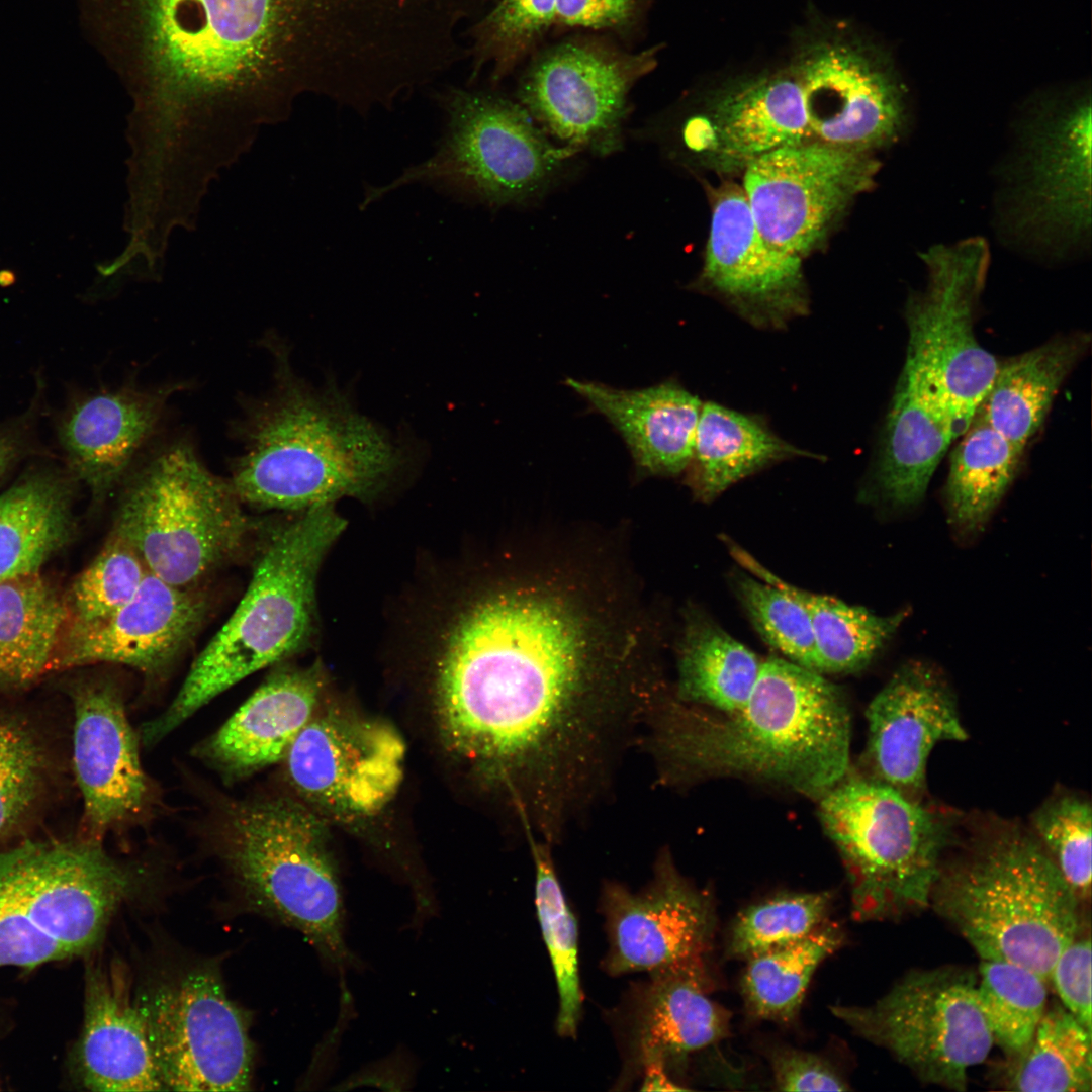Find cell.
Wrapping results in <instances>:
<instances>
[{"label":"cell","instance_id":"obj_1","mask_svg":"<svg viewBox=\"0 0 1092 1092\" xmlns=\"http://www.w3.org/2000/svg\"><path fill=\"white\" fill-rule=\"evenodd\" d=\"M559 562H518L454 621L437 666L445 741L518 816L584 800L655 689L617 596Z\"/></svg>","mask_w":1092,"mask_h":1092},{"label":"cell","instance_id":"obj_2","mask_svg":"<svg viewBox=\"0 0 1092 1092\" xmlns=\"http://www.w3.org/2000/svg\"><path fill=\"white\" fill-rule=\"evenodd\" d=\"M133 101L131 123L186 135L286 117L303 94L336 100L356 67L365 0H83Z\"/></svg>","mask_w":1092,"mask_h":1092},{"label":"cell","instance_id":"obj_3","mask_svg":"<svg viewBox=\"0 0 1092 1092\" xmlns=\"http://www.w3.org/2000/svg\"><path fill=\"white\" fill-rule=\"evenodd\" d=\"M655 751L678 777L741 776L820 798L846 776L850 713L820 672L770 656L746 704L710 716L670 705L656 712Z\"/></svg>","mask_w":1092,"mask_h":1092},{"label":"cell","instance_id":"obj_4","mask_svg":"<svg viewBox=\"0 0 1092 1092\" xmlns=\"http://www.w3.org/2000/svg\"><path fill=\"white\" fill-rule=\"evenodd\" d=\"M230 479L244 505L302 512L380 490L407 451L334 388L315 389L281 361L274 388L239 427Z\"/></svg>","mask_w":1092,"mask_h":1092},{"label":"cell","instance_id":"obj_5","mask_svg":"<svg viewBox=\"0 0 1092 1092\" xmlns=\"http://www.w3.org/2000/svg\"><path fill=\"white\" fill-rule=\"evenodd\" d=\"M1081 906L1030 831L1007 822L988 824L945 855L929 902L980 960L1021 965L1048 983L1079 934Z\"/></svg>","mask_w":1092,"mask_h":1092},{"label":"cell","instance_id":"obj_6","mask_svg":"<svg viewBox=\"0 0 1092 1092\" xmlns=\"http://www.w3.org/2000/svg\"><path fill=\"white\" fill-rule=\"evenodd\" d=\"M299 513L263 529L244 597L193 661L169 707L142 727L145 745L156 744L232 686L306 644L313 626L316 573L345 521L333 505Z\"/></svg>","mask_w":1092,"mask_h":1092},{"label":"cell","instance_id":"obj_7","mask_svg":"<svg viewBox=\"0 0 1092 1092\" xmlns=\"http://www.w3.org/2000/svg\"><path fill=\"white\" fill-rule=\"evenodd\" d=\"M119 487L110 533L136 551L150 573L178 587H200L252 554L266 526L185 442L130 470Z\"/></svg>","mask_w":1092,"mask_h":1092},{"label":"cell","instance_id":"obj_8","mask_svg":"<svg viewBox=\"0 0 1092 1092\" xmlns=\"http://www.w3.org/2000/svg\"><path fill=\"white\" fill-rule=\"evenodd\" d=\"M438 100L445 127L435 152L390 182L367 187L362 207L417 184L491 209L527 206L558 186L578 155L552 140L515 98L450 88Z\"/></svg>","mask_w":1092,"mask_h":1092},{"label":"cell","instance_id":"obj_9","mask_svg":"<svg viewBox=\"0 0 1092 1092\" xmlns=\"http://www.w3.org/2000/svg\"><path fill=\"white\" fill-rule=\"evenodd\" d=\"M217 838L253 907L302 933L331 964L349 963L342 891L313 812L287 798L233 801L222 808Z\"/></svg>","mask_w":1092,"mask_h":1092},{"label":"cell","instance_id":"obj_10","mask_svg":"<svg viewBox=\"0 0 1092 1092\" xmlns=\"http://www.w3.org/2000/svg\"><path fill=\"white\" fill-rule=\"evenodd\" d=\"M818 812L846 869L854 919L897 920L929 908L954 844L950 817L870 777L841 780L820 797Z\"/></svg>","mask_w":1092,"mask_h":1092},{"label":"cell","instance_id":"obj_11","mask_svg":"<svg viewBox=\"0 0 1092 1092\" xmlns=\"http://www.w3.org/2000/svg\"><path fill=\"white\" fill-rule=\"evenodd\" d=\"M977 973L947 965L905 973L869 1006L831 1007L857 1035L888 1051L923 1084L964 1091L994 1042Z\"/></svg>","mask_w":1092,"mask_h":1092},{"label":"cell","instance_id":"obj_12","mask_svg":"<svg viewBox=\"0 0 1092 1092\" xmlns=\"http://www.w3.org/2000/svg\"><path fill=\"white\" fill-rule=\"evenodd\" d=\"M659 47L631 52L599 35L560 40L531 57L515 99L556 143L606 158L625 146L630 93L658 63Z\"/></svg>","mask_w":1092,"mask_h":1092},{"label":"cell","instance_id":"obj_13","mask_svg":"<svg viewBox=\"0 0 1092 1092\" xmlns=\"http://www.w3.org/2000/svg\"><path fill=\"white\" fill-rule=\"evenodd\" d=\"M143 872L113 859L102 841L26 839L0 848V881L69 957L91 950Z\"/></svg>","mask_w":1092,"mask_h":1092},{"label":"cell","instance_id":"obj_14","mask_svg":"<svg viewBox=\"0 0 1092 1092\" xmlns=\"http://www.w3.org/2000/svg\"><path fill=\"white\" fill-rule=\"evenodd\" d=\"M165 1089L244 1091L254 1049L248 1020L217 971L192 970L136 1000Z\"/></svg>","mask_w":1092,"mask_h":1092},{"label":"cell","instance_id":"obj_15","mask_svg":"<svg viewBox=\"0 0 1092 1092\" xmlns=\"http://www.w3.org/2000/svg\"><path fill=\"white\" fill-rule=\"evenodd\" d=\"M879 169L870 152L809 140L751 161L742 189L761 235L802 258L824 241L853 199L874 186Z\"/></svg>","mask_w":1092,"mask_h":1092},{"label":"cell","instance_id":"obj_16","mask_svg":"<svg viewBox=\"0 0 1092 1092\" xmlns=\"http://www.w3.org/2000/svg\"><path fill=\"white\" fill-rule=\"evenodd\" d=\"M928 282L908 298L905 316L920 330L939 377L953 439L971 425L996 376L999 361L973 329V310L985 283L990 251L981 237L934 245L920 254Z\"/></svg>","mask_w":1092,"mask_h":1092},{"label":"cell","instance_id":"obj_17","mask_svg":"<svg viewBox=\"0 0 1092 1092\" xmlns=\"http://www.w3.org/2000/svg\"><path fill=\"white\" fill-rule=\"evenodd\" d=\"M791 67L802 85L812 140L872 153L905 129V90L889 62L863 41L813 38Z\"/></svg>","mask_w":1092,"mask_h":1092},{"label":"cell","instance_id":"obj_18","mask_svg":"<svg viewBox=\"0 0 1092 1092\" xmlns=\"http://www.w3.org/2000/svg\"><path fill=\"white\" fill-rule=\"evenodd\" d=\"M405 747L385 723L339 711L312 715L286 756L291 785L307 802L345 820L371 817L396 793Z\"/></svg>","mask_w":1092,"mask_h":1092},{"label":"cell","instance_id":"obj_19","mask_svg":"<svg viewBox=\"0 0 1092 1092\" xmlns=\"http://www.w3.org/2000/svg\"><path fill=\"white\" fill-rule=\"evenodd\" d=\"M631 133L669 155L680 150L723 170L745 168L772 150L812 140L802 85L791 66L729 84L705 111L674 125L646 119Z\"/></svg>","mask_w":1092,"mask_h":1092},{"label":"cell","instance_id":"obj_20","mask_svg":"<svg viewBox=\"0 0 1092 1092\" xmlns=\"http://www.w3.org/2000/svg\"><path fill=\"white\" fill-rule=\"evenodd\" d=\"M1024 130L1010 206L1021 238L1061 250L1091 225V104L1080 98Z\"/></svg>","mask_w":1092,"mask_h":1092},{"label":"cell","instance_id":"obj_21","mask_svg":"<svg viewBox=\"0 0 1092 1092\" xmlns=\"http://www.w3.org/2000/svg\"><path fill=\"white\" fill-rule=\"evenodd\" d=\"M609 950L605 969L612 975L649 974L704 961L715 931L712 899L688 882L668 857L653 880L637 893L618 884L603 891Z\"/></svg>","mask_w":1092,"mask_h":1092},{"label":"cell","instance_id":"obj_22","mask_svg":"<svg viewBox=\"0 0 1092 1092\" xmlns=\"http://www.w3.org/2000/svg\"><path fill=\"white\" fill-rule=\"evenodd\" d=\"M72 761L83 799V837L105 834L145 810L150 788L121 690L105 677L71 681Z\"/></svg>","mask_w":1092,"mask_h":1092},{"label":"cell","instance_id":"obj_23","mask_svg":"<svg viewBox=\"0 0 1092 1092\" xmlns=\"http://www.w3.org/2000/svg\"><path fill=\"white\" fill-rule=\"evenodd\" d=\"M210 610L200 587H178L148 572L134 596L108 617L67 627L52 669L111 663L162 676L190 646Z\"/></svg>","mask_w":1092,"mask_h":1092},{"label":"cell","instance_id":"obj_24","mask_svg":"<svg viewBox=\"0 0 1092 1092\" xmlns=\"http://www.w3.org/2000/svg\"><path fill=\"white\" fill-rule=\"evenodd\" d=\"M801 259L761 235L742 187L714 193L702 279L744 316L779 327L805 312Z\"/></svg>","mask_w":1092,"mask_h":1092},{"label":"cell","instance_id":"obj_25","mask_svg":"<svg viewBox=\"0 0 1092 1092\" xmlns=\"http://www.w3.org/2000/svg\"><path fill=\"white\" fill-rule=\"evenodd\" d=\"M866 717L870 778L916 799H922L934 746L968 738L951 690L921 662L897 670L873 698Z\"/></svg>","mask_w":1092,"mask_h":1092},{"label":"cell","instance_id":"obj_26","mask_svg":"<svg viewBox=\"0 0 1092 1092\" xmlns=\"http://www.w3.org/2000/svg\"><path fill=\"white\" fill-rule=\"evenodd\" d=\"M953 441L938 376L922 352L908 344L875 464L874 493L898 509L918 504Z\"/></svg>","mask_w":1092,"mask_h":1092},{"label":"cell","instance_id":"obj_27","mask_svg":"<svg viewBox=\"0 0 1092 1092\" xmlns=\"http://www.w3.org/2000/svg\"><path fill=\"white\" fill-rule=\"evenodd\" d=\"M177 388L102 391L78 399L64 414L58 436L68 471L93 503L101 504L121 485Z\"/></svg>","mask_w":1092,"mask_h":1092},{"label":"cell","instance_id":"obj_28","mask_svg":"<svg viewBox=\"0 0 1092 1092\" xmlns=\"http://www.w3.org/2000/svg\"><path fill=\"white\" fill-rule=\"evenodd\" d=\"M322 686L317 665L276 668L214 734L195 748V755L230 781L284 759L312 717Z\"/></svg>","mask_w":1092,"mask_h":1092},{"label":"cell","instance_id":"obj_29","mask_svg":"<svg viewBox=\"0 0 1092 1092\" xmlns=\"http://www.w3.org/2000/svg\"><path fill=\"white\" fill-rule=\"evenodd\" d=\"M84 1003L76 1054L82 1085L99 1092L166 1090L123 971L115 964L90 966Z\"/></svg>","mask_w":1092,"mask_h":1092},{"label":"cell","instance_id":"obj_30","mask_svg":"<svg viewBox=\"0 0 1092 1092\" xmlns=\"http://www.w3.org/2000/svg\"><path fill=\"white\" fill-rule=\"evenodd\" d=\"M704 961L650 974L628 1012L627 1032L636 1062L667 1069L729 1033L730 1013L713 1001Z\"/></svg>","mask_w":1092,"mask_h":1092},{"label":"cell","instance_id":"obj_31","mask_svg":"<svg viewBox=\"0 0 1092 1092\" xmlns=\"http://www.w3.org/2000/svg\"><path fill=\"white\" fill-rule=\"evenodd\" d=\"M566 384L620 432L639 468L671 475L691 464L703 404L676 383L618 389L568 378Z\"/></svg>","mask_w":1092,"mask_h":1092},{"label":"cell","instance_id":"obj_32","mask_svg":"<svg viewBox=\"0 0 1092 1092\" xmlns=\"http://www.w3.org/2000/svg\"><path fill=\"white\" fill-rule=\"evenodd\" d=\"M69 471L32 469L0 494V582L39 573L73 539Z\"/></svg>","mask_w":1092,"mask_h":1092},{"label":"cell","instance_id":"obj_33","mask_svg":"<svg viewBox=\"0 0 1092 1092\" xmlns=\"http://www.w3.org/2000/svg\"><path fill=\"white\" fill-rule=\"evenodd\" d=\"M1090 335L1060 336L1000 363L978 412L999 434L1025 449L1041 428L1060 386L1084 355Z\"/></svg>","mask_w":1092,"mask_h":1092},{"label":"cell","instance_id":"obj_34","mask_svg":"<svg viewBox=\"0 0 1092 1092\" xmlns=\"http://www.w3.org/2000/svg\"><path fill=\"white\" fill-rule=\"evenodd\" d=\"M69 618L66 596L39 573L0 582V692L51 670Z\"/></svg>","mask_w":1092,"mask_h":1092},{"label":"cell","instance_id":"obj_35","mask_svg":"<svg viewBox=\"0 0 1092 1092\" xmlns=\"http://www.w3.org/2000/svg\"><path fill=\"white\" fill-rule=\"evenodd\" d=\"M735 560L753 576L783 590L806 610L819 656V672L850 673L864 668L892 637L906 612L879 616L836 598L792 585L766 569L754 557L729 541Z\"/></svg>","mask_w":1092,"mask_h":1092},{"label":"cell","instance_id":"obj_36","mask_svg":"<svg viewBox=\"0 0 1092 1092\" xmlns=\"http://www.w3.org/2000/svg\"><path fill=\"white\" fill-rule=\"evenodd\" d=\"M803 455L810 456L774 435L757 420L717 403H705L692 459L694 487L702 499L711 500L774 462Z\"/></svg>","mask_w":1092,"mask_h":1092},{"label":"cell","instance_id":"obj_37","mask_svg":"<svg viewBox=\"0 0 1092 1092\" xmlns=\"http://www.w3.org/2000/svg\"><path fill=\"white\" fill-rule=\"evenodd\" d=\"M55 747L40 724L0 710V848L24 838L58 780Z\"/></svg>","mask_w":1092,"mask_h":1092},{"label":"cell","instance_id":"obj_38","mask_svg":"<svg viewBox=\"0 0 1092 1092\" xmlns=\"http://www.w3.org/2000/svg\"><path fill=\"white\" fill-rule=\"evenodd\" d=\"M950 455L945 500L950 525L964 536L986 524L1017 475L1024 449L977 413Z\"/></svg>","mask_w":1092,"mask_h":1092},{"label":"cell","instance_id":"obj_39","mask_svg":"<svg viewBox=\"0 0 1092 1092\" xmlns=\"http://www.w3.org/2000/svg\"><path fill=\"white\" fill-rule=\"evenodd\" d=\"M762 660L709 617L687 621L679 653L677 696L731 714L748 701Z\"/></svg>","mask_w":1092,"mask_h":1092},{"label":"cell","instance_id":"obj_40","mask_svg":"<svg viewBox=\"0 0 1092 1092\" xmlns=\"http://www.w3.org/2000/svg\"><path fill=\"white\" fill-rule=\"evenodd\" d=\"M844 939L839 925L825 921L796 942L747 959L741 991L748 1013L760 1020L792 1022L815 971Z\"/></svg>","mask_w":1092,"mask_h":1092},{"label":"cell","instance_id":"obj_41","mask_svg":"<svg viewBox=\"0 0 1092 1092\" xmlns=\"http://www.w3.org/2000/svg\"><path fill=\"white\" fill-rule=\"evenodd\" d=\"M1091 1035L1063 1005L1046 1008L1028 1045L1007 1060L1002 1088L1023 1092H1090Z\"/></svg>","mask_w":1092,"mask_h":1092},{"label":"cell","instance_id":"obj_42","mask_svg":"<svg viewBox=\"0 0 1092 1092\" xmlns=\"http://www.w3.org/2000/svg\"><path fill=\"white\" fill-rule=\"evenodd\" d=\"M528 841L535 864V904L543 939L556 978L559 1009L557 1032L573 1037L582 1005L578 970V929L565 900L550 849L536 838Z\"/></svg>","mask_w":1092,"mask_h":1092},{"label":"cell","instance_id":"obj_43","mask_svg":"<svg viewBox=\"0 0 1092 1092\" xmlns=\"http://www.w3.org/2000/svg\"><path fill=\"white\" fill-rule=\"evenodd\" d=\"M977 998L993 1037L1007 1060L1030 1042L1045 1009L1048 982L1010 962L981 960Z\"/></svg>","mask_w":1092,"mask_h":1092},{"label":"cell","instance_id":"obj_44","mask_svg":"<svg viewBox=\"0 0 1092 1092\" xmlns=\"http://www.w3.org/2000/svg\"><path fill=\"white\" fill-rule=\"evenodd\" d=\"M555 17L556 0H499L469 31L470 80L485 68L497 85L538 51Z\"/></svg>","mask_w":1092,"mask_h":1092},{"label":"cell","instance_id":"obj_45","mask_svg":"<svg viewBox=\"0 0 1092 1092\" xmlns=\"http://www.w3.org/2000/svg\"><path fill=\"white\" fill-rule=\"evenodd\" d=\"M830 892L788 893L753 904L735 919L727 956L747 960L796 942L827 921Z\"/></svg>","mask_w":1092,"mask_h":1092},{"label":"cell","instance_id":"obj_46","mask_svg":"<svg viewBox=\"0 0 1092 1092\" xmlns=\"http://www.w3.org/2000/svg\"><path fill=\"white\" fill-rule=\"evenodd\" d=\"M1030 833L1084 905L1091 897L1090 802L1075 793H1060L1031 817Z\"/></svg>","mask_w":1092,"mask_h":1092},{"label":"cell","instance_id":"obj_47","mask_svg":"<svg viewBox=\"0 0 1092 1092\" xmlns=\"http://www.w3.org/2000/svg\"><path fill=\"white\" fill-rule=\"evenodd\" d=\"M148 572L136 551L109 533L100 552L66 595L70 611L67 627L89 625L114 613L134 596Z\"/></svg>","mask_w":1092,"mask_h":1092},{"label":"cell","instance_id":"obj_48","mask_svg":"<svg viewBox=\"0 0 1092 1092\" xmlns=\"http://www.w3.org/2000/svg\"><path fill=\"white\" fill-rule=\"evenodd\" d=\"M735 589L754 628L786 659L819 672L810 618L795 599L757 577L739 574Z\"/></svg>","mask_w":1092,"mask_h":1092},{"label":"cell","instance_id":"obj_49","mask_svg":"<svg viewBox=\"0 0 1092 1092\" xmlns=\"http://www.w3.org/2000/svg\"><path fill=\"white\" fill-rule=\"evenodd\" d=\"M69 956L31 921L0 882V968L32 969Z\"/></svg>","mask_w":1092,"mask_h":1092},{"label":"cell","instance_id":"obj_50","mask_svg":"<svg viewBox=\"0 0 1092 1092\" xmlns=\"http://www.w3.org/2000/svg\"><path fill=\"white\" fill-rule=\"evenodd\" d=\"M651 3L652 0H556L555 25L629 37L638 31Z\"/></svg>","mask_w":1092,"mask_h":1092},{"label":"cell","instance_id":"obj_51","mask_svg":"<svg viewBox=\"0 0 1092 1092\" xmlns=\"http://www.w3.org/2000/svg\"><path fill=\"white\" fill-rule=\"evenodd\" d=\"M1050 982L1063 1006L1092 1032L1091 939L1077 937L1059 954L1051 970Z\"/></svg>","mask_w":1092,"mask_h":1092},{"label":"cell","instance_id":"obj_52","mask_svg":"<svg viewBox=\"0 0 1092 1092\" xmlns=\"http://www.w3.org/2000/svg\"><path fill=\"white\" fill-rule=\"evenodd\" d=\"M775 1084L781 1091H846L848 1083L823 1057L780 1046L769 1055Z\"/></svg>","mask_w":1092,"mask_h":1092},{"label":"cell","instance_id":"obj_53","mask_svg":"<svg viewBox=\"0 0 1092 1092\" xmlns=\"http://www.w3.org/2000/svg\"><path fill=\"white\" fill-rule=\"evenodd\" d=\"M24 421L0 428V480L30 450Z\"/></svg>","mask_w":1092,"mask_h":1092},{"label":"cell","instance_id":"obj_54","mask_svg":"<svg viewBox=\"0 0 1092 1092\" xmlns=\"http://www.w3.org/2000/svg\"><path fill=\"white\" fill-rule=\"evenodd\" d=\"M641 1068L643 1071L641 1090H686L685 1087H681L672 1081L671 1076L668 1074V1069L664 1065L659 1063H649Z\"/></svg>","mask_w":1092,"mask_h":1092}]
</instances>
